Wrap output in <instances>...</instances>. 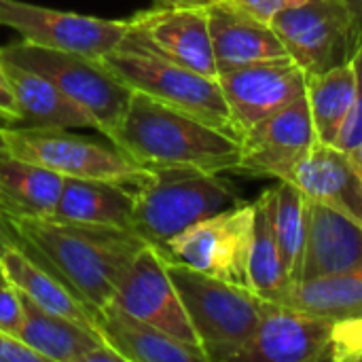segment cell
Returning a JSON list of instances; mask_svg holds the SVG:
<instances>
[{
	"instance_id": "1",
	"label": "cell",
	"mask_w": 362,
	"mask_h": 362,
	"mask_svg": "<svg viewBox=\"0 0 362 362\" xmlns=\"http://www.w3.org/2000/svg\"><path fill=\"white\" fill-rule=\"evenodd\" d=\"M13 244L57 278L93 316L115 299L136 255L148 246L132 229L57 221L2 218Z\"/></svg>"
},
{
	"instance_id": "2",
	"label": "cell",
	"mask_w": 362,
	"mask_h": 362,
	"mask_svg": "<svg viewBox=\"0 0 362 362\" xmlns=\"http://www.w3.org/2000/svg\"><path fill=\"white\" fill-rule=\"evenodd\" d=\"M110 142L142 168L182 165L223 174L233 172L242 155L235 136L140 91H132Z\"/></svg>"
},
{
	"instance_id": "3",
	"label": "cell",
	"mask_w": 362,
	"mask_h": 362,
	"mask_svg": "<svg viewBox=\"0 0 362 362\" xmlns=\"http://www.w3.org/2000/svg\"><path fill=\"white\" fill-rule=\"evenodd\" d=\"M242 199L221 176L199 168H148L136 187L132 231L159 252L191 225L214 216Z\"/></svg>"
},
{
	"instance_id": "4",
	"label": "cell",
	"mask_w": 362,
	"mask_h": 362,
	"mask_svg": "<svg viewBox=\"0 0 362 362\" xmlns=\"http://www.w3.org/2000/svg\"><path fill=\"white\" fill-rule=\"evenodd\" d=\"M165 263L208 362L238 361L257 331L263 299L187 265Z\"/></svg>"
},
{
	"instance_id": "5",
	"label": "cell",
	"mask_w": 362,
	"mask_h": 362,
	"mask_svg": "<svg viewBox=\"0 0 362 362\" xmlns=\"http://www.w3.org/2000/svg\"><path fill=\"white\" fill-rule=\"evenodd\" d=\"M0 55L49 78L62 95L89 119L93 129L106 136V140L112 138L127 110L132 89L121 83L102 59L36 47L23 40L2 47Z\"/></svg>"
},
{
	"instance_id": "6",
	"label": "cell",
	"mask_w": 362,
	"mask_h": 362,
	"mask_svg": "<svg viewBox=\"0 0 362 362\" xmlns=\"http://www.w3.org/2000/svg\"><path fill=\"white\" fill-rule=\"evenodd\" d=\"M100 59L132 91H140L165 106L189 112L242 142L240 127L235 125L218 78L204 76L159 55L127 47H119Z\"/></svg>"
},
{
	"instance_id": "7",
	"label": "cell",
	"mask_w": 362,
	"mask_h": 362,
	"mask_svg": "<svg viewBox=\"0 0 362 362\" xmlns=\"http://www.w3.org/2000/svg\"><path fill=\"white\" fill-rule=\"evenodd\" d=\"M11 157L38 163L66 178H102L140 185L148 168L136 163L115 142L72 134L66 127L2 125Z\"/></svg>"
},
{
	"instance_id": "8",
	"label": "cell",
	"mask_w": 362,
	"mask_h": 362,
	"mask_svg": "<svg viewBox=\"0 0 362 362\" xmlns=\"http://www.w3.org/2000/svg\"><path fill=\"white\" fill-rule=\"evenodd\" d=\"M255 202H240L176 235L161 255L212 278L250 291L248 259L252 244Z\"/></svg>"
},
{
	"instance_id": "9",
	"label": "cell",
	"mask_w": 362,
	"mask_h": 362,
	"mask_svg": "<svg viewBox=\"0 0 362 362\" xmlns=\"http://www.w3.org/2000/svg\"><path fill=\"white\" fill-rule=\"evenodd\" d=\"M269 25L305 76L352 62L362 47L356 23L339 0H305L280 11Z\"/></svg>"
},
{
	"instance_id": "10",
	"label": "cell",
	"mask_w": 362,
	"mask_h": 362,
	"mask_svg": "<svg viewBox=\"0 0 362 362\" xmlns=\"http://www.w3.org/2000/svg\"><path fill=\"white\" fill-rule=\"evenodd\" d=\"M0 25L15 30L28 45L95 59L119 49L129 28L127 19H100L23 0H0Z\"/></svg>"
},
{
	"instance_id": "11",
	"label": "cell",
	"mask_w": 362,
	"mask_h": 362,
	"mask_svg": "<svg viewBox=\"0 0 362 362\" xmlns=\"http://www.w3.org/2000/svg\"><path fill=\"white\" fill-rule=\"evenodd\" d=\"M127 25L121 47L146 51L218 78L208 6H153L129 17Z\"/></svg>"
},
{
	"instance_id": "12",
	"label": "cell",
	"mask_w": 362,
	"mask_h": 362,
	"mask_svg": "<svg viewBox=\"0 0 362 362\" xmlns=\"http://www.w3.org/2000/svg\"><path fill=\"white\" fill-rule=\"evenodd\" d=\"M305 93L286 108L259 121L242 136V155L233 172L252 178L293 180L297 165L316 142Z\"/></svg>"
},
{
	"instance_id": "13",
	"label": "cell",
	"mask_w": 362,
	"mask_h": 362,
	"mask_svg": "<svg viewBox=\"0 0 362 362\" xmlns=\"http://www.w3.org/2000/svg\"><path fill=\"white\" fill-rule=\"evenodd\" d=\"M112 301L138 320L153 325L187 346L199 348V339L168 274L165 257L157 248L144 246L136 255Z\"/></svg>"
},
{
	"instance_id": "14",
	"label": "cell",
	"mask_w": 362,
	"mask_h": 362,
	"mask_svg": "<svg viewBox=\"0 0 362 362\" xmlns=\"http://www.w3.org/2000/svg\"><path fill=\"white\" fill-rule=\"evenodd\" d=\"M218 85L244 136L259 121L276 115L305 93V72L288 55L240 66L218 74Z\"/></svg>"
},
{
	"instance_id": "15",
	"label": "cell",
	"mask_w": 362,
	"mask_h": 362,
	"mask_svg": "<svg viewBox=\"0 0 362 362\" xmlns=\"http://www.w3.org/2000/svg\"><path fill=\"white\" fill-rule=\"evenodd\" d=\"M333 318L263 299L261 320L238 362H325Z\"/></svg>"
},
{
	"instance_id": "16",
	"label": "cell",
	"mask_w": 362,
	"mask_h": 362,
	"mask_svg": "<svg viewBox=\"0 0 362 362\" xmlns=\"http://www.w3.org/2000/svg\"><path fill=\"white\" fill-rule=\"evenodd\" d=\"M362 267L358 221L305 199V238L297 280H314Z\"/></svg>"
},
{
	"instance_id": "17",
	"label": "cell",
	"mask_w": 362,
	"mask_h": 362,
	"mask_svg": "<svg viewBox=\"0 0 362 362\" xmlns=\"http://www.w3.org/2000/svg\"><path fill=\"white\" fill-rule=\"evenodd\" d=\"M305 199L333 208L362 225V176L348 151L316 140L293 180Z\"/></svg>"
},
{
	"instance_id": "18",
	"label": "cell",
	"mask_w": 362,
	"mask_h": 362,
	"mask_svg": "<svg viewBox=\"0 0 362 362\" xmlns=\"http://www.w3.org/2000/svg\"><path fill=\"white\" fill-rule=\"evenodd\" d=\"M93 325L123 362H208L202 348L187 346L138 320L115 301L93 314Z\"/></svg>"
},
{
	"instance_id": "19",
	"label": "cell",
	"mask_w": 362,
	"mask_h": 362,
	"mask_svg": "<svg viewBox=\"0 0 362 362\" xmlns=\"http://www.w3.org/2000/svg\"><path fill=\"white\" fill-rule=\"evenodd\" d=\"M208 23L218 74L240 66L286 57V49L269 23L252 19L225 2L208 6Z\"/></svg>"
},
{
	"instance_id": "20",
	"label": "cell",
	"mask_w": 362,
	"mask_h": 362,
	"mask_svg": "<svg viewBox=\"0 0 362 362\" xmlns=\"http://www.w3.org/2000/svg\"><path fill=\"white\" fill-rule=\"evenodd\" d=\"M136 187L123 180L64 176L57 208L49 218L132 229Z\"/></svg>"
},
{
	"instance_id": "21",
	"label": "cell",
	"mask_w": 362,
	"mask_h": 362,
	"mask_svg": "<svg viewBox=\"0 0 362 362\" xmlns=\"http://www.w3.org/2000/svg\"><path fill=\"white\" fill-rule=\"evenodd\" d=\"M23 322L19 339L38 352L45 362H91L93 354L106 346L98 329L70 318L51 314L21 295Z\"/></svg>"
},
{
	"instance_id": "22",
	"label": "cell",
	"mask_w": 362,
	"mask_h": 362,
	"mask_svg": "<svg viewBox=\"0 0 362 362\" xmlns=\"http://www.w3.org/2000/svg\"><path fill=\"white\" fill-rule=\"evenodd\" d=\"M64 187V176L32 161L6 157L0 161V216L49 218Z\"/></svg>"
},
{
	"instance_id": "23",
	"label": "cell",
	"mask_w": 362,
	"mask_h": 362,
	"mask_svg": "<svg viewBox=\"0 0 362 362\" xmlns=\"http://www.w3.org/2000/svg\"><path fill=\"white\" fill-rule=\"evenodd\" d=\"M4 66H6V74H8L15 100L21 112L19 123H13V125L66 127V129L91 127L89 119L83 112H78L49 78H45L42 74L34 70L17 66L8 59H4Z\"/></svg>"
},
{
	"instance_id": "24",
	"label": "cell",
	"mask_w": 362,
	"mask_h": 362,
	"mask_svg": "<svg viewBox=\"0 0 362 362\" xmlns=\"http://www.w3.org/2000/svg\"><path fill=\"white\" fill-rule=\"evenodd\" d=\"M0 267L11 286H15L21 295L34 301L38 308L81 322L85 327H93V316L89 310L49 272L36 265L19 246H8L0 257Z\"/></svg>"
},
{
	"instance_id": "25",
	"label": "cell",
	"mask_w": 362,
	"mask_h": 362,
	"mask_svg": "<svg viewBox=\"0 0 362 362\" xmlns=\"http://www.w3.org/2000/svg\"><path fill=\"white\" fill-rule=\"evenodd\" d=\"M305 98L316 138L327 144H337L356 98L354 64L348 62L327 72L305 76Z\"/></svg>"
},
{
	"instance_id": "26",
	"label": "cell",
	"mask_w": 362,
	"mask_h": 362,
	"mask_svg": "<svg viewBox=\"0 0 362 362\" xmlns=\"http://www.w3.org/2000/svg\"><path fill=\"white\" fill-rule=\"evenodd\" d=\"M274 301L333 320L362 314V267L314 280H291Z\"/></svg>"
},
{
	"instance_id": "27",
	"label": "cell",
	"mask_w": 362,
	"mask_h": 362,
	"mask_svg": "<svg viewBox=\"0 0 362 362\" xmlns=\"http://www.w3.org/2000/svg\"><path fill=\"white\" fill-rule=\"evenodd\" d=\"M248 276H250V291L267 301H274L291 282L272 225V189H265L255 199V225H252Z\"/></svg>"
},
{
	"instance_id": "28",
	"label": "cell",
	"mask_w": 362,
	"mask_h": 362,
	"mask_svg": "<svg viewBox=\"0 0 362 362\" xmlns=\"http://www.w3.org/2000/svg\"><path fill=\"white\" fill-rule=\"evenodd\" d=\"M272 225L284 269L291 280H297L305 238V195L291 180L272 187Z\"/></svg>"
},
{
	"instance_id": "29",
	"label": "cell",
	"mask_w": 362,
	"mask_h": 362,
	"mask_svg": "<svg viewBox=\"0 0 362 362\" xmlns=\"http://www.w3.org/2000/svg\"><path fill=\"white\" fill-rule=\"evenodd\" d=\"M327 361L362 362V314L333 322Z\"/></svg>"
},
{
	"instance_id": "30",
	"label": "cell",
	"mask_w": 362,
	"mask_h": 362,
	"mask_svg": "<svg viewBox=\"0 0 362 362\" xmlns=\"http://www.w3.org/2000/svg\"><path fill=\"white\" fill-rule=\"evenodd\" d=\"M352 64H354V72H356V98H354L350 119H348V123H346V127H344V132L335 144L344 151H352L354 146H358L362 142V47L352 57Z\"/></svg>"
},
{
	"instance_id": "31",
	"label": "cell",
	"mask_w": 362,
	"mask_h": 362,
	"mask_svg": "<svg viewBox=\"0 0 362 362\" xmlns=\"http://www.w3.org/2000/svg\"><path fill=\"white\" fill-rule=\"evenodd\" d=\"M218 2H225L227 6H231L252 19L269 23L280 11H284L288 6L303 4L305 0H218Z\"/></svg>"
},
{
	"instance_id": "32",
	"label": "cell",
	"mask_w": 362,
	"mask_h": 362,
	"mask_svg": "<svg viewBox=\"0 0 362 362\" xmlns=\"http://www.w3.org/2000/svg\"><path fill=\"white\" fill-rule=\"evenodd\" d=\"M21 322H23L21 293L11 284L0 286V331L17 337Z\"/></svg>"
},
{
	"instance_id": "33",
	"label": "cell",
	"mask_w": 362,
	"mask_h": 362,
	"mask_svg": "<svg viewBox=\"0 0 362 362\" xmlns=\"http://www.w3.org/2000/svg\"><path fill=\"white\" fill-rule=\"evenodd\" d=\"M0 362H45V358L19 337L0 331Z\"/></svg>"
},
{
	"instance_id": "34",
	"label": "cell",
	"mask_w": 362,
	"mask_h": 362,
	"mask_svg": "<svg viewBox=\"0 0 362 362\" xmlns=\"http://www.w3.org/2000/svg\"><path fill=\"white\" fill-rule=\"evenodd\" d=\"M0 117L6 123H19V119H21V112H19L13 87H11V81H8L2 55H0Z\"/></svg>"
},
{
	"instance_id": "35",
	"label": "cell",
	"mask_w": 362,
	"mask_h": 362,
	"mask_svg": "<svg viewBox=\"0 0 362 362\" xmlns=\"http://www.w3.org/2000/svg\"><path fill=\"white\" fill-rule=\"evenodd\" d=\"M339 2L350 11L352 19L356 23V30H358V34H361L362 38V0H339Z\"/></svg>"
},
{
	"instance_id": "36",
	"label": "cell",
	"mask_w": 362,
	"mask_h": 362,
	"mask_svg": "<svg viewBox=\"0 0 362 362\" xmlns=\"http://www.w3.org/2000/svg\"><path fill=\"white\" fill-rule=\"evenodd\" d=\"M218 0H155L157 6H210Z\"/></svg>"
},
{
	"instance_id": "37",
	"label": "cell",
	"mask_w": 362,
	"mask_h": 362,
	"mask_svg": "<svg viewBox=\"0 0 362 362\" xmlns=\"http://www.w3.org/2000/svg\"><path fill=\"white\" fill-rule=\"evenodd\" d=\"M8 246H13V238H11V233H8L6 223L0 218V257H2V252H4Z\"/></svg>"
},
{
	"instance_id": "38",
	"label": "cell",
	"mask_w": 362,
	"mask_h": 362,
	"mask_svg": "<svg viewBox=\"0 0 362 362\" xmlns=\"http://www.w3.org/2000/svg\"><path fill=\"white\" fill-rule=\"evenodd\" d=\"M350 153V157H352V161H354V165L358 168V172H361L362 176V142L358 146H354L352 151H348Z\"/></svg>"
},
{
	"instance_id": "39",
	"label": "cell",
	"mask_w": 362,
	"mask_h": 362,
	"mask_svg": "<svg viewBox=\"0 0 362 362\" xmlns=\"http://www.w3.org/2000/svg\"><path fill=\"white\" fill-rule=\"evenodd\" d=\"M2 117H0V161H4L6 157H11L8 155V148H6V142H4V136H2Z\"/></svg>"
},
{
	"instance_id": "40",
	"label": "cell",
	"mask_w": 362,
	"mask_h": 362,
	"mask_svg": "<svg viewBox=\"0 0 362 362\" xmlns=\"http://www.w3.org/2000/svg\"><path fill=\"white\" fill-rule=\"evenodd\" d=\"M4 284H8V280H6V276H4V272L0 267V286H4Z\"/></svg>"
},
{
	"instance_id": "41",
	"label": "cell",
	"mask_w": 362,
	"mask_h": 362,
	"mask_svg": "<svg viewBox=\"0 0 362 362\" xmlns=\"http://www.w3.org/2000/svg\"><path fill=\"white\" fill-rule=\"evenodd\" d=\"M0 218H2V216H0Z\"/></svg>"
}]
</instances>
